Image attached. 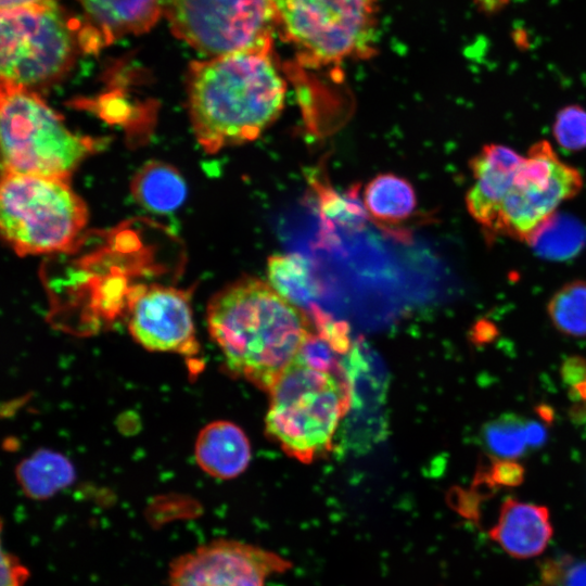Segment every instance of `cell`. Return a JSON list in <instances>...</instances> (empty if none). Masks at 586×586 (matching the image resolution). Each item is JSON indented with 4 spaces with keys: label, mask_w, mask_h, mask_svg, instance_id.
Here are the masks:
<instances>
[{
    "label": "cell",
    "mask_w": 586,
    "mask_h": 586,
    "mask_svg": "<svg viewBox=\"0 0 586 586\" xmlns=\"http://www.w3.org/2000/svg\"><path fill=\"white\" fill-rule=\"evenodd\" d=\"M192 130L207 153L256 140L280 116L288 82L272 49L206 58L190 64Z\"/></svg>",
    "instance_id": "1"
},
{
    "label": "cell",
    "mask_w": 586,
    "mask_h": 586,
    "mask_svg": "<svg viewBox=\"0 0 586 586\" xmlns=\"http://www.w3.org/2000/svg\"><path fill=\"white\" fill-rule=\"evenodd\" d=\"M207 328L227 370L269 393L316 324L269 283L244 277L209 300Z\"/></svg>",
    "instance_id": "2"
},
{
    "label": "cell",
    "mask_w": 586,
    "mask_h": 586,
    "mask_svg": "<svg viewBox=\"0 0 586 586\" xmlns=\"http://www.w3.org/2000/svg\"><path fill=\"white\" fill-rule=\"evenodd\" d=\"M268 436L290 457L310 463L326 456L352 406V382L343 362L321 366L296 357L269 391Z\"/></svg>",
    "instance_id": "3"
},
{
    "label": "cell",
    "mask_w": 586,
    "mask_h": 586,
    "mask_svg": "<svg viewBox=\"0 0 586 586\" xmlns=\"http://www.w3.org/2000/svg\"><path fill=\"white\" fill-rule=\"evenodd\" d=\"M81 20L55 0L0 16L1 86L31 91L63 78L84 52Z\"/></svg>",
    "instance_id": "4"
},
{
    "label": "cell",
    "mask_w": 586,
    "mask_h": 586,
    "mask_svg": "<svg viewBox=\"0 0 586 586\" xmlns=\"http://www.w3.org/2000/svg\"><path fill=\"white\" fill-rule=\"evenodd\" d=\"M275 30L303 67L340 65L373 54L378 0H272Z\"/></svg>",
    "instance_id": "5"
},
{
    "label": "cell",
    "mask_w": 586,
    "mask_h": 586,
    "mask_svg": "<svg viewBox=\"0 0 586 586\" xmlns=\"http://www.w3.org/2000/svg\"><path fill=\"white\" fill-rule=\"evenodd\" d=\"M87 221V205L67 179L2 174L1 234L20 256L68 251Z\"/></svg>",
    "instance_id": "6"
},
{
    "label": "cell",
    "mask_w": 586,
    "mask_h": 586,
    "mask_svg": "<svg viewBox=\"0 0 586 586\" xmlns=\"http://www.w3.org/2000/svg\"><path fill=\"white\" fill-rule=\"evenodd\" d=\"M2 174L67 179L93 151V141L71 131L36 92L1 86Z\"/></svg>",
    "instance_id": "7"
},
{
    "label": "cell",
    "mask_w": 586,
    "mask_h": 586,
    "mask_svg": "<svg viewBox=\"0 0 586 586\" xmlns=\"http://www.w3.org/2000/svg\"><path fill=\"white\" fill-rule=\"evenodd\" d=\"M164 14L171 33L206 58L272 49V0H166Z\"/></svg>",
    "instance_id": "8"
},
{
    "label": "cell",
    "mask_w": 586,
    "mask_h": 586,
    "mask_svg": "<svg viewBox=\"0 0 586 586\" xmlns=\"http://www.w3.org/2000/svg\"><path fill=\"white\" fill-rule=\"evenodd\" d=\"M582 187V174L563 163L548 141L534 143L502 201L493 234L526 242L536 228Z\"/></svg>",
    "instance_id": "9"
},
{
    "label": "cell",
    "mask_w": 586,
    "mask_h": 586,
    "mask_svg": "<svg viewBox=\"0 0 586 586\" xmlns=\"http://www.w3.org/2000/svg\"><path fill=\"white\" fill-rule=\"evenodd\" d=\"M279 553L257 545L218 538L175 558L168 586H266L270 576L291 570Z\"/></svg>",
    "instance_id": "10"
},
{
    "label": "cell",
    "mask_w": 586,
    "mask_h": 586,
    "mask_svg": "<svg viewBox=\"0 0 586 586\" xmlns=\"http://www.w3.org/2000/svg\"><path fill=\"white\" fill-rule=\"evenodd\" d=\"M129 330L152 352H198L190 297L182 290L153 285L139 292L131 303Z\"/></svg>",
    "instance_id": "11"
},
{
    "label": "cell",
    "mask_w": 586,
    "mask_h": 586,
    "mask_svg": "<svg viewBox=\"0 0 586 586\" xmlns=\"http://www.w3.org/2000/svg\"><path fill=\"white\" fill-rule=\"evenodd\" d=\"M82 10L84 52H97L116 39L149 31L165 10L166 0H76Z\"/></svg>",
    "instance_id": "12"
},
{
    "label": "cell",
    "mask_w": 586,
    "mask_h": 586,
    "mask_svg": "<svg viewBox=\"0 0 586 586\" xmlns=\"http://www.w3.org/2000/svg\"><path fill=\"white\" fill-rule=\"evenodd\" d=\"M524 156L509 146L492 143L470 160L474 183L466 195L469 214L494 233L502 201Z\"/></svg>",
    "instance_id": "13"
},
{
    "label": "cell",
    "mask_w": 586,
    "mask_h": 586,
    "mask_svg": "<svg viewBox=\"0 0 586 586\" xmlns=\"http://www.w3.org/2000/svg\"><path fill=\"white\" fill-rule=\"evenodd\" d=\"M553 530L547 507L507 498L500 506L498 519L488 531L489 537L517 559L540 555Z\"/></svg>",
    "instance_id": "14"
},
{
    "label": "cell",
    "mask_w": 586,
    "mask_h": 586,
    "mask_svg": "<svg viewBox=\"0 0 586 586\" xmlns=\"http://www.w3.org/2000/svg\"><path fill=\"white\" fill-rule=\"evenodd\" d=\"M199 467L211 476L229 480L245 471L251 445L241 428L229 421H214L201 430L195 442Z\"/></svg>",
    "instance_id": "15"
},
{
    "label": "cell",
    "mask_w": 586,
    "mask_h": 586,
    "mask_svg": "<svg viewBox=\"0 0 586 586\" xmlns=\"http://www.w3.org/2000/svg\"><path fill=\"white\" fill-rule=\"evenodd\" d=\"M136 201L154 213L177 209L187 195V184L179 171L163 162H150L139 169L131 181Z\"/></svg>",
    "instance_id": "16"
},
{
    "label": "cell",
    "mask_w": 586,
    "mask_h": 586,
    "mask_svg": "<svg viewBox=\"0 0 586 586\" xmlns=\"http://www.w3.org/2000/svg\"><path fill=\"white\" fill-rule=\"evenodd\" d=\"M364 204L374 221L385 225L407 220L417 208L413 186L393 173L373 177L365 187Z\"/></svg>",
    "instance_id": "17"
},
{
    "label": "cell",
    "mask_w": 586,
    "mask_h": 586,
    "mask_svg": "<svg viewBox=\"0 0 586 586\" xmlns=\"http://www.w3.org/2000/svg\"><path fill=\"white\" fill-rule=\"evenodd\" d=\"M526 243L539 257L568 260L585 247L586 226L573 215L556 212L536 228Z\"/></svg>",
    "instance_id": "18"
},
{
    "label": "cell",
    "mask_w": 586,
    "mask_h": 586,
    "mask_svg": "<svg viewBox=\"0 0 586 586\" xmlns=\"http://www.w3.org/2000/svg\"><path fill=\"white\" fill-rule=\"evenodd\" d=\"M16 477L25 495L34 499H47L69 485L75 471L64 456L39 450L18 464Z\"/></svg>",
    "instance_id": "19"
},
{
    "label": "cell",
    "mask_w": 586,
    "mask_h": 586,
    "mask_svg": "<svg viewBox=\"0 0 586 586\" xmlns=\"http://www.w3.org/2000/svg\"><path fill=\"white\" fill-rule=\"evenodd\" d=\"M269 284L290 303L304 308L310 306L318 294V283L310 264L301 255L278 254L268 258Z\"/></svg>",
    "instance_id": "20"
},
{
    "label": "cell",
    "mask_w": 586,
    "mask_h": 586,
    "mask_svg": "<svg viewBox=\"0 0 586 586\" xmlns=\"http://www.w3.org/2000/svg\"><path fill=\"white\" fill-rule=\"evenodd\" d=\"M527 424L518 413H502L483 425L482 442L494 458L514 460L530 448Z\"/></svg>",
    "instance_id": "21"
},
{
    "label": "cell",
    "mask_w": 586,
    "mask_h": 586,
    "mask_svg": "<svg viewBox=\"0 0 586 586\" xmlns=\"http://www.w3.org/2000/svg\"><path fill=\"white\" fill-rule=\"evenodd\" d=\"M556 329L569 336H586V281L574 280L562 285L547 305Z\"/></svg>",
    "instance_id": "22"
},
{
    "label": "cell",
    "mask_w": 586,
    "mask_h": 586,
    "mask_svg": "<svg viewBox=\"0 0 586 586\" xmlns=\"http://www.w3.org/2000/svg\"><path fill=\"white\" fill-rule=\"evenodd\" d=\"M552 130L556 141L564 150L586 149V110L576 104L562 107L556 115Z\"/></svg>",
    "instance_id": "23"
},
{
    "label": "cell",
    "mask_w": 586,
    "mask_h": 586,
    "mask_svg": "<svg viewBox=\"0 0 586 586\" xmlns=\"http://www.w3.org/2000/svg\"><path fill=\"white\" fill-rule=\"evenodd\" d=\"M546 586H586V560L561 557L547 560L540 568Z\"/></svg>",
    "instance_id": "24"
},
{
    "label": "cell",
    "mask_w": 586,
    "mask_h": 586,
    "mask_svg": "<svg viewBox=\"0 0 586 586\" xmlns=\"http://www.w3.org/2000/svg\"><path fill=\"white\" fill-rule=\"evenodd\" d=\"M525 470L523 466L511 459L491 458L487 468H480L474 484L494 491L499 486L514 487L524 481Z\"/></svg>",
    "instance_id": "25"
},
{
    "label": "cell",
    "mask_w": 586,
    "mask_h": 586,
    "mask_svg": "<svg viewBox=\"0 0 586 586\" xmlns=\"http://www.w3.org/2000/svg\"><path fill=\"white\" fill-rule=\"evenodd\" d=\"M29 577L28 569L13 553L1 552V586H24Z\"/></svg>",
    "instance_id": "26"
},
{
    "label": "cell",
    "mask_w": 586,
    "mask_h": 586,
    "mask_svg": "<svg viewBox=\"0 0 586 586\" xmlns=\"http://www.w3.org/2000/svg\"><path fill=\"white\" fill-rule=\"evenodd\" d=\"M560 372L563 382L572 387L586 380V359L571 356L563 361Z\"/></svg>",
    "instance_id": "27"
},
{
    "label": "cell",
    "mask_w": 586,
    "mask_h": 586,
    "mask_svg": "<svg viewBox=\"0 0 586 586\" xmlns=\"http://www.w3.org/2000/svg\"><path fill=\"white\" fill-rule=\"evenodd\" d=\"M527 438L530 448L540 447L547 440L546 428L539 422L528 420Z\"/></svg>",
    "instance_id": "28"
},
{
    "label": "cell",
    "mask_w": 586,
    "mask_h": 586,
    "mask_svg": "<svg viewBox=\"0 0 586 586\" xmlns=\"http://www.w3.org/2000/svg\"><path fill=\"white\" fill-rule=\"evenodd\" d=\"M496 329L494 324L488 323L487 321H481L475 326L473 336L475 342L481 343L491 341L494 339Z\"/></svg>",
    "instance_id": "29"
},
{
    "label": "cell",
    "mask_w": 586,
    "mask_h": 586,
    "mask_svg": "<svg viewBox=\"0 0 586 586\" xmlns=\"http://www.w3.org/2000/svg\"><path fill=\"white\" fill-rule=\"evenodd\" d=\"M473 1L476 4L477 9L487 15L498 13L508 3V0H473Z\"/></svg>",
    "instance_id": "30"
},
{
    "label": "cell",
    "mask_w": 586,
    "mask_h": 586,
    "mask_svg": "<svg viewBox=\"0 0 586 586\" xmlns=\"http://www.w3.org/2000/svg\"><path fill=\"white\" fill-rule=\"evenodd\" d=\"M47 0H0V8L2 11H11L22 8L34 7L40 4Z\"/></svg>",
    "instance_id": "31"
},
{
    "label": "cell",
    "mask_w": 586,
    "mask_h": 586,
    "mask_svg": "<svg viewBox=\"0 0 586 586\" xmlns=\"http://www.w3.org/2000/svg\"><path fill=\"white\" fill-rule=\"evenodd\" d=\"M569 395L574 402L586 400V380L569 387Z\"/></svg>",
    "instance_id": "32"
}]
</instances>
